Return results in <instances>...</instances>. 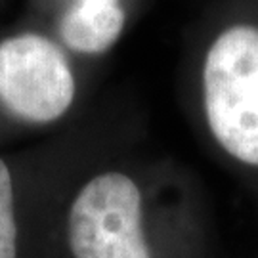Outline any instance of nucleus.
I'll list each match as a JSON object with an SVG mask.
<instances>
[{
	"label": "nucleus",
	"mask_w": 258,
	"mask_h": 258,
	"mask_svg": "<svg viewBox=\"0 0 258 258\" xmlns=\"http://www.w3.org/2000/svg\"><path fill=\"white\" fill-rule=\"evenodd\" d=\"M207 126L231 161L258 170V27L231 25L211 44L203 65Z\"/></svg>",
	"instance_id": "obj_1"
},
{
	"label": "nucleus",
	"mask_w": 258,
	"mask_h": 258,
	"mask_svg": "<svg viewBox=\"0 0 258 258\" xmlns=\"http://www.w3.org/2000/svg\"><path fill=\"white\" fill-rule=\"evenodd\" d=\"M73 258H151L142 228V194L120 172L94 176L67 220Z\"/></svg>",
	"instance_id": "obj_2"
},
{
	"label": "nucleus",
	"mask_w": 258,
	"mask_h": 258,
	"mask_svg": "<svg viewBox=\"0 0 258 258\" xmlns=\"http://www.w3.org/2000/svg\"><path fill=\"white\" fill-rule=\"evenodd\" d=\"M75 98V77L52 40L25 33L0 44V103L35 124L59 119Z\"/></svg>",
	"instance_id": "obj_3"
},
{
	"label": "nucleus",
	"mask_w": 258,
	"mask_h": 258,
	"mask_svg": "<svg viewBox=\"0 0 258 258\" xmlns=\"http://www.w3.org/2000/svg\"><path fill=\"white\" fill-rule=\"evenodd\" d=\"M124 27L119 4L79 2L61 18L59 33L67 46L81 54H100L111 48Z\"/></svg>",
	"instance_id": "obj_4"
},
{
	"label": "nucleus",
	"mask_w": 258,
	"mask_h": 258,
	"mask_svg": "<svg viewBox=\"0 0 258 258\" xmlns=\"http://www.w3.org/2000/svg\"><path fill=\"white\" fill-rule=\"evenodd\" d=\"M0 258H18V224L14 211V184L0 159Z\"/></svg>",
	"instance_id": "obj_5"
},
{
	"label": "nucleus",
	"mask_w": 258,
	"mask_h": 258,
	"mask_svg": "<svg viewBox=\"0 0 258 258\" xmlns=\"http://www.w3.org/2000/svg\"><path fill=\"white\" fill-rule=\"evenodd\" d=\"M79 2H102V4H119V0H79Z\"/></svg>",
	"instance_id": "obj_6"
}]
</instances>
